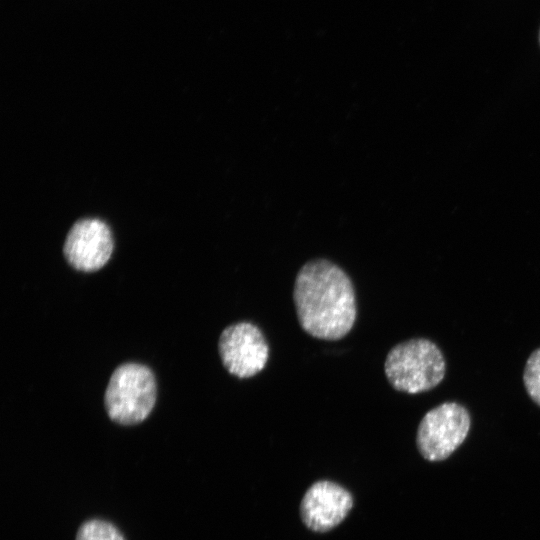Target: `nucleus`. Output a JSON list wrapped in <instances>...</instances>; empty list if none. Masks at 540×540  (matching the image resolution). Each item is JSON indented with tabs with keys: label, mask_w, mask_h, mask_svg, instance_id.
I'll return each instance as SVG.
<instances>
[{
	"label": "nucleus",
	"mask_w": 540,
	"mask_h": 540,
	"mask_svg": "<svg viewBox=\"0 0 540 540\" xmlns=\"http://www.w3.org/2000/svg\"><path fill=\"white\" fill-rule=\"evenodd\" d=\"M353 505V496L345 487L330 480H319L306 490L300 504V517L308 529L324 533L338 526Z\"/></svg>",
	"instance_id": "7"
},
{
	"label": "nucleus",
	"mask_w": 540,
	"mask_h": 540,
	"mask_svg": "<svg viewBox=\"0 0 540 540\" xmlns=\"http://www.w3.org/2000/svg\"><path fill=\"white\" fill-rule=\"evenodd\" d=\"M523 383L528 396L540 406V348L534 350L526 361Z\"/></svg>",
	"instance_id": "9"
},
{
	"label": "nucleus",
	"mask_w": 540,
	"mask_h": 540,
	"mask_svg": "<svg viewBox=\"0 0 540 540\" xmlns=\"http://www.w3.org/2000/svg\"><path fill=\"white\" fill-rule=\"evenodd\" d=\"M470 428L471 416L464 405L455 401L441 403L421 419L417 448L428 461L445 460L464 442Z\"/></svg>",
	"instance_id": "4"
},
{
	"label": "nucleus",
	"mask_w": 540,
	"mask_h": 540,
	"mask_svg": "<svg viewBox=\"0 0 540 540\" xmlns=\"http://www.w3.org/2000/svg\"><path fill=\"white\" fill-rule=\"evenodd\" d=\"M76 540H124V538L112 524L93 519L79 528Z\"/></svg>",
	"instance_id": "8"
},
{
	"label": "nucleus",
	"mask_w": 540,
	"mask_h": 540,
	"mask_svg": "<svg viewBox=\"0 0 540 540\" xmlns=\"http://www.w3.org/2000/svg\"><path fill=\"white\" fill-rule=\"evenodd\" d=\"M157 384L152 370L143 364L128 362L112 373L104 395L109 418L121 425L144 421L154 408Z\"/></svg>",
	"instance_id": "3"
},
{
	"label": "nucleus",
	"mask_w": 540,
	"mask_h": 540,
	"mask_svg": "<svg viewBox=\"0 0 540 540\" xmlns=\"http://www.w3.org/2000/svg\"><path fill=\"white\" fill-rule=\"evenodd\" d=\"M293 301L301 328L317 339L339 340L356 321L352 281L341 267L327 259L310 260L300 268Z\"/></svg>",
	"instance_id": "1"
},
{
	"label": "nucleus",
	"mask_w": 540,
	"mask_h": 540,
	"mask_svg": "<svg viewBox=\"0 0 540 540\" xmlns=\"http://www.w3.org/2000/svg\"><path fill=\"white\" fill-rule=\"evenodd\" d=\"M218 352L225 369L238 378L261 372L269 358V345L262 330L252 322L227 326L219 337Z\"/></svg>",
	"instance_id": "5"
},
{
	"label": "nucleus",
	"mask_w": 540,
	"mask_h": 540,
	"mask_svg": "<svg viewBox=\"0 0 540 540\" xmlns=\"http://www.w3.org/2000/svg\"><path fill=\"white\" fill-rule=\"evenodd\" d=\"M539 43H540V29H539Z\"/></svg>",
	"instance_id": "10"
},
{
	"label": "nucleus",
	"mask_w": 540,
	"mask_h": 540,
	"mask_svg": "<svg viewBox=\"0 0 540 540\" xmlns=\"http://www.w3.org/2000/svg\"><path fill=\"white\" fill-rule=\"evenodd\" d=\"M384 372L397 391L417 394L438 386L445 377L446 362L440 348L426 338H412L393 346Z\"/></svg>",
	"instance_id": "2"
},
{
	"label": "nucleus",
	"mask_w": 540,
	"mask_h": 540,
	"mask_svg": "<svg viewBox=\"0 0 540 540\" xmlns=\"http://www.w3.org/2000/svg\"><path fill=\"white\" fill-rule=\"evenodd\" d=\"M113 248L110 227L101 219L84 218L76 221L67 233L63 254L72 268L93 272L109 261Z\"/></svg>",
	"instance_id": "6"
}]
</instances>
